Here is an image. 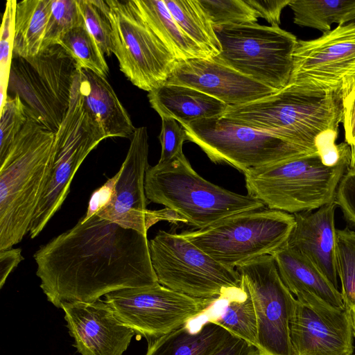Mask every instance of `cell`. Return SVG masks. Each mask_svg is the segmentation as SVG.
Instances as JSON below:
<instances>
[{
	"label": "cell",
	"instance_id": "obj_9",
	"mask_svg": "<svg viewBox=\"0 0 355 355\" xmlns=\"http://www.w3.org/2000/svg\"><path fill=\"white\" fill-rule=\"evenodd\" d=\"M217 62L278 92L288 85L297 39L279 26L257 23L214 26Z\"/></svg>",
	"mask_w": 355,
	"mask_h": 355
},
{
	"label": "cell",
	"instance_id": "obj_21",
	"mask_svg": "<svg viewBox=\"0 0 355 355\" xmlns=\"http://www.w3.org/2000/svg\"><path fill=\"white\" fill-rule=\"evenodd\" d=\"M271 255L282 282L297 297L312 295L334 308L346 309L341 293L306 257L286 243Z\"/></svg>",
	"mask_w": 355,
	"mask_h": 355
},
{
	"label": "cell",
	"instance_id": "obj_31",
	"mask_svg": "<svg viewBox=\"0 0 355 355\" xmlns=\"http://www.w3.org/2000/svg\"><path fill=\"white\" fill-rule=\"evenodd\" d=\"M336 270L347 309L355 306V231L348 226L336 230Z\"/></svg>",
	"mask_w": 355,
	"mask_h": 355
},
{
	"label": "cell",
	"instance_id": "obj_13",
	"mask_svg": "<svg viewBox=\"0 0 355 355\" xmlns=\"http://www.w3.org/2000/svg\"><path fill=\"white\" fill-rule=\"evenodd\" d=\"M354 87L355 24H338L316 39L297 40L286 87L344 101Z\"/></svg>",
	"mask_w": 355,
	"mask_h": 355
},
{
	"label": "cell",
	"instance_id": "obj_24",
	"mask_svg": "<svg viewBox=\"0 0 355 355\" xmlns=\"http://www.w3.org/2000/svg\"><path fill=\"white\" fill-rule=\"evenodd\" d=\"M230 334L209 320L195 331L184 325L148 341L146 355H213Z\"/></svg>",
	"mask_w": 355,
	"mask_h": 355
},
{
	"label": "cell",
	"instance_id": "obj_7",
	"mask_svg": "<svg viewBox=\"0 0 355 355\" xmlns=\"http://www.w3.org/2000/svg\"><path fill=\"white\" fill-rule=\"evenodd\" d=\"M77 74L68 110L55 132L50 172L29 230L31 239L39 235L61 208L72 180L87 156L107 139L85 106Z\"/></svg>",
	"mask_w": 355,
	"mask_h": 355
},
{
	"label": "cell",
	"instance_id": "obj_8",
	"mask_svg": "<svg viewBox=\"0 0 355 355\" xmlns=\"http://www.w3.org/2000/svg\"><path fill=\"white\" fill-rule=\"evenodd\" d=\"M78 67L60 45L29 58L12 60L8 90L17 95L28 117L56 132L68 110Z\"/></svg>",
	"mask_w": 355,
	"mask_h": 355
},
{
	"label": "cell",
	"instance_id": "obj_28",
	"mask_svg": "<svg viewBox=\"0 0 355 355\" xmlns=\"http://www.w3.org/2000/svg\"><path fill=\"white\" fill-rule=\"evenodd\" d=\"M221 299L225 302L223 311L218 317L209 320L256 347L258 335L256 313L250 295L242 282L239 289Z\"/></svg>",
	"mask_w": 355,
	"mask_h": 355
},
{
	"label": "cell",
	"instance_id": "obj_22",
	"mask_svg": "<svg viewBox=\"0 0 355 355\" xmlns=\"http://www.w3.org/2000/svg\"><path fill=\"white\" fill-rule=\"evenodd\" d=\"M78 78L85 106L107 138L131 139L136 128L106 78L80 68H78Z\"/></svg>",
	"mask_w": 355,
	"mask_h": 355
},
{
	"label": "cell",
	"instance_id": "obj_5",
	"mask_svg": "<svg viewBox=\"0 0 355 355\" xmlns=\"http://www.w3.org/2000/svg\"><path fill=\"white\" fill-rule=\"evenodd\" d=\"M349 159L350 150L329 166L317 152L248 169L243 173L248 195L272 209L292 214L312 211L335 200Z\"/></svg>",
	"mask_w": 355,
	"mask_h": 355
},
{
	"label": "cell",
	"instance_id": "obj_38",
	"mask_svg": "<svg viewBox=\"0 0 355 355\" xmlns=\"http://www.w3.org/2000/svg\"><path fill=\"white\" fill-rule=\"evenodd\" d=\"M345 220L351 227H355V171L347 170L342 177L335 196Z\"/></svg>",
	"mask_w": 355,
	"mask_h": 355
},
{
	"label": "cell",
	"instance_id": "obj_29",
	"mask_svg": "<svg viewBox=\"0 0 355 355\" xmlns=\"http://www.w3.org/2000/svg\"><path fill=\"white\" fill-rule=\"evenodd\" d=\"M288 6L295 24L324 33L331 31L332 24H342L355 9V0H291Z\"/></svg>",
	"mask_w": 355,
	"mask_h": 355
},
{
	"label": "cell",
	"instance_id": "obj_11",
	"mask_svg": "<svg viewBox=\"0 0 355 355\" xmlns=\"http://www.w3.org/2000/svg\"><path fill=\"white\" fill-rule=\"evenodd\" d=\"M180 123L188 141L197 144L211 162L227 164L243 173L317 153L223 116Z\"/></svg>",
	"mask_w": 355,
	"mask_h": 355
},
{
	"label": "cell",
	"instance_id": "obj_36",
	"mask_svg": "<svg viewBox=\"0 0 355 355\" xmlns=\"http://www.w3.org/2000/svg\"><path fill=\"white\" fill-rule=\"evenodd\" d=\"M17 1L8 0L3 13L0 42L1 107L8 95V87L12 60L15 15Z\"/></svg>",
	"mask_w": 355,
	"mask_h": 355
},
{
	"label": "cell",
	"instance_id": "obj_40",
	"mask_svg": "<svg viewBox=\"0 0 355 355\" xmlns=\"http://www.w3.org/2000/svg\"><path fill=\"white\" fill-rule=\"evenodd\" d=\"M291 0H245L256 12L258 17L265 19L271 26H279L282 10Z\"/></svg>",
	"mask_w": 355,
	"mask_h": 355
},
{
	"label": "cell",
	"instance_id": "obj_44",
	"mask_svg": "<svg viewBox=\"0 0 355 355\" xmlns=\"http://www.w3.org/2000/svg\"><path fill=\"white\" fill-rule=\"evenodd\" d=\"M350 146V159L348 166L349 171H355V141L349 145Z\"/></svg>",
	"mask_w": 355,
	"mask_h": 355
},
{
	"label": "cell",
	"instance_id": "obj_35",
	"mask_svg": "<svg viewBox=\"0 0 355 355\" xmlns=\"http://www.w3.org/2000/svg\"><path fill=\"white\" fill-rule=\"evenodd\" d=\"M28 119L24 106L17 95H8L1 107L0 159L24 128Z\"/></svg>",
	"mask_w": 355,
	"mask_h": 355
},
{
	"label": "cell",
	"instance_id": "obj_3",
	"mask_svg": "<svg viewBox=\"0 0 355 355\" xmlns=\"http://www.w3.org/2000/svg\"><path fill=\"white\" fill-rule=\"evenodd\" d=\"M223 116L318 152L319 141L338 130L343 100L333 94L284 87L259 100L228 107Z\"/></svg>",
	"mask_w": 355,
	"mask_h": 355
},
{
	"label": "cell",
	"instance_id": "obj_27",
	"mask_svg": "<svg viewBox=\"0 0 355 355\" xmlns=\"http://www.w3.org/2000/svg\"><path fill=\"white\" fill-rule=\"evenodd\" d=\"M183 33L210 58L221 52L212 22L199 0H164Z\"/></svg>",
	"mask_w": 355,
	"mask_h": 355
},
{
	"label": "cell",
	"instance_id": "obj_2",
	"mask_svg": "<svg viewBox=\"0 0 355 355\" xmlns=\"http://www.w3.org/2000/svg\"><path fill=\"white\" fill-rule=\"evenodd\" d=\"M55 132L28 117L0 159V250L29 232L51 169Z\"/></svg>",
	"mask_w": 355,
	"mask_h": 355
},
{
	"label": "cell",
	"instance_id": "obj_45",
	"mask_svg": "<svg viewBox=\"0 0 355 355\" xmlns=\"http://www.w3.org/2000/svg\"><path fill=\"white\" fill-rule=\"evenodd\" d=\"M353 23L355 24V9L349 13L343 19L342 24Z\"/></svg>",
	"mask_w": 355,
	"mask_h": 355
},
{
	"label": "cell",
	"instance_id": "obj_37",
	"mask_svg": "<svg viewBox=\"0 0 355 355\" xmlns=\"http://www.w3.org/2000/svg\"><path fill=\"white\" fill-rule=\"evenodd\" d=\"M162 129L159 135L162 151L159 163L173 159L182 153V146L188 140L186 130L175 119L162 117Z\"/></svg>",
	"mask_w": 355,
	"mask_h": 355
},
{
	"label": "cell",
	"instance_id": "obj_16",
	"mask_svg": "<svg viewBox=\"0 0 355 355\" xmlns=\"http://www.w3.org/2000/svg\"><path fill=\"white\" fill-rule=\"evenodd\" d=\"M289 324L295 355H352L353 329L349 311L320 299L297 297Z\"/></svg>",
	"mask_w": 355,
	"mask_h": 355
},
{
	"label": "cell",
	"instance_id": "obj_17",
	"mask_svg": "<svg viewBox=\"0 0 355 355\" xmlns=\"http://www.w3.org/2000/svg\"><path fill=\"white\" fill-rule=\"evenodd\" d=\"M148 135L146 127H139L130 139V145L119 171L114 197L97 214L120 226L147 234V204L145 191L148 164Z\"/></svg>",
	"mask_w": 355,
	"mask_h": 355
},
{
	"label": "cell",
	"instance_id": "obj_4",
	"mask_svg": "<svg viewBox=\"0 0 355 355\" xmlns=\"http://www.w3.org/2000/svg\"><path fill=\"white\" fill-rule=\"evenodd\" d=\"M145 191L150 202L175 211L196 229L236 213L266 207L248 194L230 191L204 179L183 153L170 161L149 166Z\"/></svg>",
	"mask_w": 355,
	"mask_h": 355
},
{
	"label": "cell",
	"instance_id": "obj_46",
	"mask_svg": "<svg viewBox=\"0 0 355 355\" xmlns=\"http://www.w3.org/2000/svg\"><path fill=\"white\" fill-rule=\"evenodd\" d=\"M347 310L349 311V313L350 315L352 329H353V335H354V338H355V306H353Z\"/></svg>",
	"mask_w": 355,
	"mask_h": 355
},
{
	"label": "cell",
	"instance_id": "obj_6",
	"mask_svg": "<svg viewBox=\"0 0 355 355\" xmlns=\"http://www.w3.org/2000/svg\"><path fill=\"white\" fill-rule=\"evenodd\" d=\"M294 224L293 214L263 207L181 234L220 263L235 268L285 245Z\"/></svg>",
	"mask_w": 355,
	"mask_h": 355
},
{
	"label": "cell",
	"instance_id": "obj_10",
	"mask_svg": "<svg viewBox=\"0 0 355 355\" xmlns=\"http://www.w3.org/2000/svg\"><path fill=\"white\" fill-rule=\"evenodd\" d=\"M149 248L158 282L175 291L195 298H223L241 286L235 268L220 263L181 234L159 230Z\"/></svg>",
	"mask_w": 355,
	"mask_h": 355
},
{
	"label": "cell",
	"instance_id": "obj_14",
	"mask_svg": "<svg viewBox=\"0 0 355 355\" xmlns=\"http://www.w3.org/2000/svg\"><path fill=\"white\" fill-rule=\"evenodd\" d=\"M118 319L148 341L166 335L202 314L218 298H195L159 283L105 295Z\"/></svg>",
	"mask_w": 355,
	"mask_h": 355
},
{
	"label": "cell",
	"instance_id": "obj_12",
	"mask_svg": "<svg viewBox=\"0 0 355 355\" xmlns=\"http://www.w3.org/2000/svg\"><path fill=\"white\" fill-rule=\"evenodd\" d=\"M105 2L120 70L148 92L165 83L178 60L144 20L135 0Z\"/></svg>",
	"mask_w": 355,
	"mask_h": 355
},
{
	"label": "cell",
	"instance_id": "obj_15",
	"mask_svg": "<svg viewBox=\"0 0 355 355\" xmlns=\"http://www.w3.org/2000/svg\"><path fill=\"white\" fill-rule=\"evenodd\" d=\"M236 270L253 302L258 355H295L289 324L297 300L282 282L273 257H259Z\"/></svg>",
	"mask_w": 355,
	"mask_h": 355
},
{
	"label": "cell",
	"instance_id": "obj_34",
	"mask_svg": "<svg viewBox=\"0 0 355 355\" xmlns=\"http://www.w3.org/2000/svg\"><path fill=\"white\" fill-rule=\"evenodd\" d=\"M214 26L256 23L258 15L245 0H199Z\"/></svg>",
	"mask_w": 355,
	"mask_h": 355
},
{
	"label": "cell",
	"instance_id": "obj_42",
	"mask_svg": "<svg viewBox=\"0 0 355 355\" xmlns=\"http://www.w3.org/2000/svg\"><path fill=\"white\" fill-rule=\"evenodd\" d=\"M343 123L345 142L350 145L355 141V87L343 101Z\"/></svg>",
	"mask_w": 355,
	"mask_h": 355
},
{
	"label": "cell",
	"instance_id": "obj_26",
	"mask_svg": "<svg viewBox=\"0 0 355 355\" xmlns=\"http://www.w3.org/2000/svg\"><path fill=\"white\" fill-rule=\"evenodd\" d=\"M53 0H24L17 3L12 58H29L41 51Z\"/></svg>",
	"mask_w": 355,
	"mask_h": 355
},
{
	"label": "cell",
	"instance_id": "obj_41",
	"mask_svg": "<svg viewBox=\"0 0 355 355\" xmlns=\"http://www.w3.org/2000/svg\"><path fill=\"white\" fill-rule=\"evenodd\" d=\"M213 355H258V352L253 345L230 334Z\"/></svg>",
	"mask_w": 355,
	"mask_h": 355
},
{
	"label": "cell",
	"instance_id": "obj_32",
	"mask_svg": "<svg viewBox=\"0 0 355 355\" xmlns=\"http://www.w3.org/2000/svg\"><path fill=\"white\" fill-rule=\"evenodd\" d=\"M83 24L78 0H53L41 50L57 44L66 33Z\"/></svg>",
	"mask_w": 355,
	"mask_h": 355
},
{
	"label": "cell",
	"instance_id": "obj_20",
	"mask_svg": "<svg viewBox=\"0 0 355 355\" xmlns=\"http://www.w3.org/2000/svg\"><path fill=\"white\" fill-rule=\"evenodd\" d=\"M335 200L316 211L293 214L295 224L287 240L290 248L306 257L338 288Z\"/></svg>",
	"mask_w": 355,
	"mask_h": 355
},
{
	"label": "cell",
	"instance_id": "obj_33",
	"mask_svg": "<svg viewBox=\"0 0 355 355\" xmlns=\"http://www.w3.org/2000/svg\"><path fill=\"white\" fill-rule=\"evenodd\" d=\"M85 25L107 56L112 53V28L107 5L102 0H78Z\"/></svg>",
	"mask_w": 355,
	"mask_h": 355
},
{
	"label": "cell",
	"instance_id": "obj_19",
	"mask_svg": "<svg viewBox=\"0 0 355 355\" xmlns=\"http://www.w3.org/2000/svg\"><path fill=\"white\" fill-rule=\"evenodd\" d=\"M60 308L74 346L82 355H123L135 334L100 299L93 302H66Z\"/></svg>",
	"mask_w": 355,
	"mask_h": 355
},
{
	"label": "cell",
	"instance_id": "obj_23",
	"mask_svg": "<svg viewBox=\"0 0 355 355\" xmlns=\"http://www.w3.org/2000/svg\"><path fill=\"white\" fill-rule=\"evenodd\" d=\"M151 107L162 117L179 123L223 116L228 106L194 88L165 83L148 92Z\"/></svg>",
	"mask_w": 355,
	"mask_h": 355
},
{
	"label": "cell",
	"instance_id": "obj_25",
	"mask_svg": "<svg viewBox=\"0 0 355 355\" xmlns=\"http://www.w3.org/2000/svg\"><path fill=\"white\" fill-rule=\"evenodd\" d=\"M148 26L178 61L194 58H209L180 29L164 0H135Z\"/></svg>",
	"mask_w": 355,
	"mask_h": 355
},
{
	"label": "cell",
	"instance_id": "obj_1",
	"mask_svg": "<svg viewBox=\"0 0 355 355\" xmlns=\"http://www.w3.org/2000/svg\"><path fill=\"white\" fill-rule=\"evenodd\" d=\"M36 275L48 301L93 302L123 288L153 286L147 234L94 215L35 252Z\"/></svg>",
	"mask_w": 355,
	"mask_h": 355
},
{
	"label": "cell",
	"instance_id": "obj_43",
	"mask_svg": "<svg viewBox=\"0 0 355 355\" xmlns=\"http://www.w3.org/2000/svg\"><path fill=\"white\" fill-rule=\"evenodd\" d=\"M24 260L21 248L0 250V288L4 285L8 277L15 268Z\"/></svg>",
	"mask_w": 355,
	"mask_h": 355
},
{
	"label": "cell",
	"instance_id": "obj_39",
	"mask_svg": "<svg viewBox=\"0 0 355 355\" xmlns=\"http://www.w3.org/2000/svg\"><path fill=\"white\" fill-rule=\"evenodd\" d=\"M119 177V171L93 192L88 203L86 214L81 218L83 221H86L94 215L97 214L110 203L114 197L115 185Z\"/></svg>",
	"mask_w": 355,
	"mask_h": 355
},
{
	"label": "cell",
	"instance_id": "obj_18",
	"mask_svg": "<svg viewBox=\"0 0 355 355\" xmlns=\"http://www.w3.org/2000/svg\"><path fill=\"white\" fill-rule=\"evenodd\" d=\"M166 83L194 88L228 107L253 102L277 92L213 58L178 61Z\"/></svg>",
	"mask_w": 355,
	"mask_h": 355
},
{
	"label": "cell",
	"instance_id": "obj_30",
	"mask_svg": "<svg viewBox=\"0 0 355 355\" xmlns=\"http://www.w3.org/2000/svg\"><path fill=\"white\" fill-rule=\"evenodd\" d=\"M58 44L69 54L78 68L88 69L104 78L107 76L109 68L105 54L85 24L66 33Z\"/></svg>",
	"mask_w": 355,
	"mask_h": 355
}]
</instances>
